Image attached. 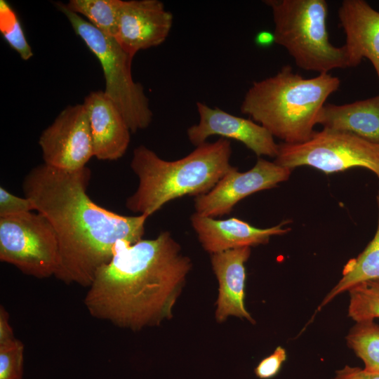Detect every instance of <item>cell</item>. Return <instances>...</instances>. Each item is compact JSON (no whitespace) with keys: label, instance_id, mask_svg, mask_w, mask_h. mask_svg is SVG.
Here are the masks:
<instances>
[{"label":"cell","instance_id":"obj_26","mask_svg":"<svg viewBox=\"0 0 379 379\" xmlns=\"http://www.w3.org/2000/svg\"><path fill=\"white\" fill-rule=\"evenodd\" d=\"M332 379H379V374L347 365L336 371Z\"/></svg>","mask_w":379,"mask_h":379},{"label":"cell","instance_id":"obj_14","mask_svg":"<svg viewBox=\"0 0 379 379\" xmlns=\"http://www.w3.org/2000/svg\"><path fill=\"white\" fill-rule=\"evenodd\" d=\"M191 223L204 248L212 254L267 244L271 237L291 230L284 227L286 221L269 228H258L238 218L217 220L197 213L192 215Z\"/></svg>","mask_w":379,"mask_h":379},{"label":"cell","instance_id":"obj_20","mask_svg":"<svg viewBox=\"0 0 379 379\" xmlns=\"http://www.w3.org/2000/svg\"><path fill=\"white\" fill-rule=\"evenodd\" d=\"M346 339L348 347L364 362V369L379 374V324L374 320L356 322Z\"/></svg>","mask_w":379,"mask_h":379},{"label":"cell","instance_id":"obj_23","mask_svg":"<svg viewBox=\"0 0 379 379\" xmlns=\"http://www.w3.org/2000/svg\"><path fill=\"white\" fill-rule=\"evenodd\" d=\"M24 345L15 340L0 345V379H22Z\"/></svg>","mask_w":379,"mask_h":379},{"label":"cell","instance_id":"obj_29","mask_svg":"<svg viewBox=\"0 0 379 379\" xmlns=\"http://www.w3.org/2000/svg\"><path fill=\"white\" fill-rule=\"evenodd\" d=\"M379 146V145H378Z\"/></svg>","mask_w":379,"mask_h":379},{"label":"cell","instance_id":"obj_10","mask_svg":"<svg viewBox=\"0 0 379 379\" xmlns=\"http://www.w3.org/2000/svg\"><path fill=\"white\" fill-rule=\"evenodd\" d=\"M291 171L263 159L246 172L233 166L210 192L195 198L196 213L211 218L229 214L244 198L288 180Z\"/></svg>","mask_w":379,"mask_h":379},{"label":"cell","instance_id":"obj_16","mask_svg":"<svg viewBox=\"0 0 379 379\" xmlns=\"http://www.w3.org/2000/svg\"><path fill=\"white\" fill-rule=\"evenodd\" d=\"M250 247L230 249L211 255L213 270L219 281L216 319L222 321L229 316L253 319L244 306L246 270Z\"/></svg>","mask_w":379,"mask_h":379},{"label":"cell","instance_id":"obj_7","mask_svg":"<svg viewBox=\"0 0 379 379\" xmlns=\"http://www.w3.org/2000/svg\"><path fill=\"white\" fill-rule=\"evenodd\" d=\"M274 162L293 169L307 166L325 173L366 168L379 178V146L354 135L322 129L306 141L279 145Z\"/></svg>","mask_w":379,"mask_h":379},{"label":"cell","instance_id":"obj_2","mask_svg":"<svg viewBox=\"0 0 379 379\" xmlns=\"http://www.w3.org/2000/svg\"><path fill=\"white\" fill-rule=\"evenodd\" d=\"M191 267L168 232L135 244L119 241L111 260L97 270L84 305L92 317L119 327L158 325L171 317Z\"/></svg>","mask_w":379,"mask_h":379},{"label":"cell","instance_id":"obj_28","mask_svg":"<svg viewBox=\"0 0 379 379\" xmlns=\"http://www.w3.org/2000/svg\"><path fill=\"white\" fill-rule=\"evenodd\" d=\"M255 43L260 46H269L275 43L273 32L260 31L255 38Z\"/></svg>","mask_w":379,"mask_h":379},{"label":"cell","instance_id":"obj_21","mask_svg":"<svg viewBox=\"0 0 379 379\" xmlns=\"http://www.w3.org/2000/svg\"><path fill=\"white\" fill-rule=\"evenodd\" d=\"M350 293L348 316L354 321L379 318V279L358 284Z\"/></svg>","mask_w":379,"mask_h":379},{"label":"cell","instance_id":"obj_1","mask_svg":"<svg viewBox=\"0 0 379 379\" xmlns=\"http://www.w3.org/2000/svg\"><path fill=\"white\" fill-rule=\"evenodd\" d=\"M91 171L60 170L44 163L25 175V197L53 227L58 242L59 263L55 277L88 287L97 270L108 262L119 241L142 239L147 216H126L95 204L87 188Z\"/></svg>","mask_w":379,"mask_h":379},{"label":"cell","instance_id":"obj_11","mask_svg":"<svg viewBox=\"0 0 379 379\" xmlns=\"http://www.w3.org/2000/svg\"><path fill=\"white\" fill-rule=\"evenodd\" d=\"M199 122L188 128L187 135L190 142L198 146L212 135L241 142L257 156L275 157L279 152L274 136L254 121L230 114L222 109L211 107L197 102Z\"/></svg>","mask_w":379,"mask_h":379},{"label":"cell","instance_id":"obj_19","mask_svg":"<svg viewBox=\"0 0 379 379\" xmlns=\"http://www.w3.org/2000/svg\"><path fill=\"white\" fill-rule=\"evenodd\" d=\"M121 4V0H70L65 5L105 35L115 38Z\"/></svg>","mask_w":379,"mask_h":379},{"label":"cell","instance_id":"obj_9","mask_svg":"<svg viewBox=\"0 0 379 379\" xmlns=\"http://www.w3.org/2000/svg\"><path fill=\"white\" fill-rule=\"evenodd\" d=\"M39 145L44 163L63 171L86 166L93 157L88 117L84 104L69 105L41 133Z\"/></svg>","mask_w":379,"mask_h":379},{"label":"cell","instance_id":"obj_27","mask_svg":"<svg viewBox=\"0 0 379 379\" xmlns=\"http://www.w3.org/2000/svg\"><path fill=\"white\" fill-rule=\"evenodd\" d=\"M13 331L9 323V314L6 309L0 307V345L15 340Z\"/></svg>","mask_w":379,"mask_h":379},{"label":"cell","instance_id":"obj_5","mask_svg":"<svg viewBox=\"0 0 379 379\" xmlns=\"http://www.w3.org/2000/svg\"><path fill=\"white\" fill-rule=\"evenodd\" d=\"M272 13L275 43L300 68L319 74L350 67L344 46L336 47L327 29L325 0H265Z\"/></svg>","mask_w":379,"mask_h":379},{"label":"cell","instance_id":"obj_3","mask_svg":"<svg viewBox=\"0 0 379 379\" xmlns=\"http://www.w3.org/2000/svg\"><path fill=\"white\" fill-rule=\"evenodd\" d=\"M231 154L230 141L222 138L199 145L175 161L164 160L140 145L134 149L131 161L138 186L127 198L126 207L149 217L176 198L206 194L232 168Z\"/></svg>","mask_w":379,"mask_h":379},{"label":"cell","instance_id":"obj_4","mask_svg":"<svg viewBox=\"0 0 379 379\" xmlns=\"http://www.w3.org/2000/svg\"><path fill=\"white\" fill-rule=\"evenodd\" d=\"M340 84L329 73L305 79L284 65L275 75L254 81L240 109L284 143L303 142L314 133L321 108Z\"/></svg>","mask_w":379,"mask_h":379},{"label":"cell","instance_id":"obj_12","mask_svg":"<svg viewBox=\"0 0 379 379\" xmlns=\"http://www.w3.org/2000/svg\"><path fill=\"white\" fill-rule=\"evenodd\" d=\"M173 14L159 0L123 1L115 39L131 55L161 45L168 37Z\"/></svg>","mask_w":379,"mask_h":379},{"label":"cell","instance_id":"obj_17","mask_svg":"<svg viewBox=\"0 0 379 379\" xmlns=\"http://www.w3.org/2000/svg\"><path fill=\"white\" fill-rule=\"evenodd\" d=\"M317 124L324 129L350 133L379 145V94L352 103H326Z\"/></svg>","mask_w":379,"mask_h":379},{"label":"cell","instance_id":"obj_13","mask_svg":"<svg viewBox=\"0 0 379 379\" xmlns=\"http://www.w3.org/2000/svg\"><path fill=\"white\" fill-rule=\"evenodd\" d=\"M89 120L93 157L114 161L126 152L131 131L118 107L104 91L91 92L83 102Z\"/></svg>","mask_w":379,"mask_h":379},{"label":"cell","instance_id":"obj_6","mask_svg":"<svg viewBox=\"0 0 379 379\" xmlns=\"http://www.w3.org/2000/svg\"><path fill=\"white\" fill-rule=\"evenodd\" d=\"M55 6L100 62L105 81L103 91L118 107L131 132L147 128L153 113L143 86L133 78V57L114 38L105 35L81 15L69 10L65 4L57 2Z\"/></svg>","mask_w":379,"mask_h":379},{"label":"cell","instance_id":"obj_8","mask_svg":"<svg viewBox=\"0 0 379 379\" xmlns=\"http://www.w3.org/2000/svg\"><path fill=\"white\" fill-rule=\"evenodd\" d=\"M0 260L36 278L55 276L59 247L48 220L32 212L0 216Z\"/></svg>","mask_w":379,"mask_h":379},{"label":"cell","instance_id":"obj_24","mask_svg":"<svg viewBox=\"0 0 379 379\" xmlns=\"http://www.w3.org/2000/svg\"><path fill=\"white\" fill-rule=\"evenodd\" d=\"M35 211L34 203L27 197H20L4 187H0V216L12 215Z\"/></svg>","mask_w":379,"mask_h":379},{"label":"cell","instance_id":"obj_22","mask_svg":"<svg viewBox=\"0 0 379 379\" xmlns=\"http://www.w3.org/2000/svg\"><path fill=\"white\" fill-rule=\"evenodd\" d=\"M0 32L11 48L24 60L33 55L20 20L11 5L5 0L0 1Z\"/></svg>","mask_w":379,"mask_h":379},{"label":"cell","instance_id":"obj_25","mask_svg":"<svg viewBox=\"0 0 379 379\" xmlns=\"http://www.w3.org/2000/svg\"><path fill=\"white\" fill-rule=\"evenodd\" d=\"M286 359V352L282 347H277L268 357L262 359L255 368L256 376L260 379H270L279 372Z\"/></svg>","mask_w":379,"mask_h":379},{"label":"cell","instance_id":"obj_15","mask_svg":"<svg viewBox=\"0 0 379 379\" xmlns=\"http://www.w3.org/2000/svg\"><path fill=\"white\" fill-rule=\"evenodd\" d=\"M340 25L345 34L343 45L350 67L362 59L371 61L379 81V12L364 0H344L338 9Z\"/></svg>","mask_w":379,"mask_h":379},{"label":"cell","instance_id":"obj_18","mask_svg":"<svg viewBox=\"0 0 379 379\" xmlns=\"http://www.w3.org/2000/svg\"><path fill=\"white\" fill-rule=\"evenodd\" d=\"M378 221L373 239L355 258L349 260L343 271V277L326 295L319 310L327 305L338 295L348 291L361 282L379 279V190L377 195Z\"/></svg>","mask_w":379,"mask_h":379}]
</instances>
